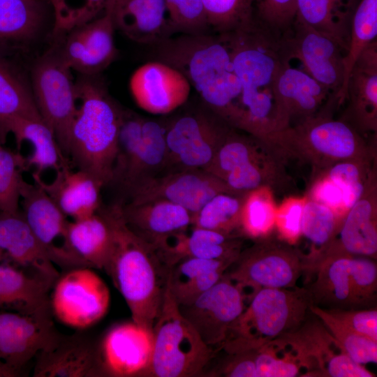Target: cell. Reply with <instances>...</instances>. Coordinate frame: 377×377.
<instances>
[{"mask_svg":"<svg viewBox=\"0 0 377 377\" xmlns=\"http://www.w3.org/2000/svg\"><path fill=\"white\" fill-rule=\"evenodd\" d=\"M21 212L38 239L47 249L54 265L66 270L71 258L65 248L56 244L61 238L63 246L67 225V216L50 195L37 183L27 182L24 177L20 188Z\"/></svg>","mask_w":377,"mask_h":377,"instance_id":"23","label":"cell"},{"mask_svg":"<svg viewBox=\"0 0 377 377\" xmlns=\"http://www.w3.org/2000/svg\"><path fill=\"white\" fill-rule=\"evenodd\" d=\"M332 256H362L376 259V165L373 167L369 173L364 193L345 214L337 233L321 260Z\"/></svg>","mask_w":377,"mask_h":377,"instance_id":"20","label":"cell"},{"mask_svg":"<svg viewBox=\"0 0 377 377\" xmlns=\"http://www.w3.org/2000/svg\"><path fill=\"white\" fill-rule=\"evenodd\" d=\"M71 71L55 47L36 60L31 74V89L39 114L66 157L77 108Z\"/></svg>","mask_w":377,"mask_h":377,"instance_id":"10","label":"cell"},{"mask_svg":"<svg viewBox=\"0 0 377 377\" xmlns=\"http://www.w3.org/2000/svg\"><path fill=\"white\" fill-rule=\"evenodd\" d=\"M226 354V358L209 372V376L256 377V350Z\"/></svg>","mask_w":377,"mask_h":377,"instance_id":"56","label":"cell"},{"mask_svg":"<svg viewBox=\"0 0 377 377\" xmlns=\"http://www.w3.org/2000/svg\"><path fill=\"white\" fill-rule=\"evenodd\" d=\"M306 197L326 205L342 216L347 213L342 190L323 173L313 177Z\"/></svg>","mask_w":377,"mask_h":377,"instance_id":"55","label":"cell"},{"mask_svg":"<svg viewBox=\"0 0 377 377\" xmlns=\"http://www.w3.org/2000/svg\"><path fill=\"white\" fill-rule=\"evenodd\" d=\"M26 171V156L3 146L0 149V212L20 209V183Z\"/></svg>","mask_w":377,"mask_h":377,"instance_id":"50","label":"cell"},{"mask_svg":"<svg viewBox=\"0 0 377 377\" xmlns=\"http://www.w3.org/2000/svg\"><path fill=\"white\" fill-rule=\"evenodd\" d=\"M142 121L143 118L139 115L130 111H124L112 179L108 185L117 190L123 184L138 152L141 140Z\"/></svg>","mask_w":377,"mask_h":377,"instance_id":"46","label":"cell"},{"mask_svg":"<svg viewBox=\"0 0 377 377\" xmlns=\"http://www.w3.org/2000/svg\"><path fill=\"white\" fill-rule=\"evenodd\" d=\"M34 377H99L97 341L81 330L60 334L36 355Z\"/></svg>","mask_w":377,"mask_h":377,"instance_id":"22","label":"cell"},{"mask_svg":"<svg viewBox=\"0 0 377 377\" xmlns=\"http://www.w3.org/2000/svg\"><path fill=\"white\" fill-rule=\"evenodd\" d=\"M348 106L342 117L365 138L377 133V40L362 52L347 84Z\"/></svg>","mask_w":377,"mask_h":377,"instance_id":"24","label":"cell"},{"mask_svg":"<svg viewBox=\"0 0 377 377\" xmlns=\"http://www.w3.org/2000/svg\"><path fill=\"white\" fill-rule=\"evenodd\" d=\"M13 134L17 151L23 142L32 145L31 154L26 156L27 171L42 175L48 169L55 171L66 165H72L70 159L60 148L54 134L41 119L13 117L0 125V140L3 145L8 134Z\"/></svg>","mask_w":377,"mask_h":377,"instance_id":"30","label":"cell"},{"mask_svg":"<svg viewBox=\"0 0 377 377\" xmlns=\"http://www.w3.org/2000/svg\"><path fill=\"white\" fill-rule=\"evenodd\" d=\"M119 205L128 228L154 248L171 235L184 231L191 226L192 214L184 207L168 200L127 202Z\"/></svg>","mask_w":377,"mask_h":377,"instance_id":"26","label":"cell"},{"mask_svg":"<svg viewBox=\"0 0 377 377\" xmlns=\"http://www.w3.org/2000/svg\"><path fill=\"white\" fill-rule=\"evenodd\" d=\"M376 40L377 0H360L352 19L348 47L343 59L344 80L337 98L338 106L346 101L348 80L355 63L364 49Z\"/></svg>","mask_w":377,"mask_h":377,"instance_id":"41","label":"cell"},{"mask_svg":"<svg viewBox=\"0 0 377 377\" xmlns=\"http://www.w3.org/2000/svg\"><path fill=\"white\" fill-rule=\"evenodd\" d=\"M75 29L84 46L86 59L84 75H98L117 55L114 40L115 27L110 2L103 13Z\"/></svg>","mask_w":377,"mask_h":377,"instance_id":"38","label":"cell"},{"mask_svg":"<svg viewBox=\"0 0 377 377\" xmlns=\"http://www.w3.org/2000/svg\"><path fill=\"white\" fill-rule=\"evenodd\" d=\"M256 377L309 376L310 368L302 352L283 336L256 350Z\"/></svg>","mask_w":377,"mask_h":377,"instance_id":"39","label":"cell"},{"mask_svg":"<svg viewBox=\"0 0 377 377\" xmlns=\"http://www.w3.org/2000/svg\"><path fill=\"white\" fill-rule=\"evenodd\" d=\"M276 205L274 190L263 186L244 195L242 210V234L255 240L275 229Z\"/></svg>","mask_w":377,"mask_h":377,"instance_id":"44","label":"cell"},{"mask_svg":"<svg viewBox=\"0 0 377 377\" xmlns=\"http://www.w3.org/2000/svg\"><path fill=\"white\" fill-rule=\"evenodd\" d=\"M167 23L171 37L175 34L210 33L202 0H165Z\"/></svg>","mask_w":377,"mask_h":377,"instance_id":"51","label":"cell"},{"mask_svg":"<svg viewBox=\"0 0 377 377\" xmlns=\"http://www.w3.org/2000/svg\"><path fill=\"white\" fill-rule=\"evenodd\" d=\"M6 258L4 252L0 249V263L6 261Z\"/></svg>","mask_w":377,"mask_h":377,"instance_id":"58","label":"cell"},{"mask_svg":"<svg viewBox=\"0 0 377 377\" xmlns=\"http://www.w3.org/2000/svg\"><path fill=\"white\" fill-rule=\"evenodd\" d=\"M13 117L42 119L31 87L0 56V125Z\"/></svg>","mask_w":377,"mask_h":377,"instance_id":"42","label":"cell"},{"mask_svg":"<svg viewBox=\"0 0 377 377\" xmlns=\"http://www.w3.org/2000/svg\"><path fill=\"white\" fill-rule=\"evenodd\" d=\"M178 306L203 342L217 353L246 305L240 289L223 274L191 302Z\"/></svg>","mask_w":377,"mask_h":377,"instance_id":"14","label":"cell"},{"mask_svg":"<svg viewBox=\"0 0 377 377\" xmlns=\"http://www.w3.org/2000/svg\"><path fill=\"white\" fill-rule=\"evenodd\" d=\"M309 288L313 304L325 309L374 308L377 293L375 259L351 256L323 258Z\"/></svg>","mask_w":377,"mask_h":377,"instance_id":"9","label":"cell"},{"mask_svg":"<svg viewBox=\"0 0 377 377\" xmlns=\"http://www.w3.org/2000/svg\"><path fill=\"white\" fill-rule=\"evenodd\" d=\"M312 304L305 288L260 289L232 326L221 350L235 353L260 348L299 327Z\"/></svg>","mask_w":377,"mask_h":377,"instance_id":"5","label":"cell"},{"mask_svg":"<svg viewBox=\"0 0 377 377\" xmlns=\"http://www.w3.org/2000/svg\"><path fill=\"white\" fill-rule=\"evenodd\" d=\"M7 261L0 263V311L23 314L51 313L54 282Z\"/></svg>","mask_w":377,"mask_h":377,"instance_id":"29","label":"cell"},{"mask_svg":"<svg viewBox=\"0 0 377 377\" xmlns=\"http://www.w3.org/2000/svg\"><path fill=\"white\" fill-rule=\"evenodd\" d=\"M111 0H48L53 11V34L61 36L101 15Z\"/></svg>","mask_w":377,"mask_h":377,"instance_id":"49","label":"cell"},{"mask_svg":"<svg viewBox=\"0 0 377 377\" xmlns=\"http://www.w3.org/2000/svg\"><path fill=\"white\" fill-rule=\"evenodd\" d=\"M3 144L1 143V140H0V149L3 147Z\"/></svg>","mask_w":377,"mask_h":377,"instance_id":"59","label":"cell"},{"mask_svg":"<svg viewBox=\"0 0 377 377\" xmlns=\"http://www.w3.org/2000/svg\"><path fill=\"white\" fill-rule=\"evenodd\" d=\"M281 336L291 341L304 355L309 365V376H376L364 366L352 360L311 311L299 327Z\"/></svg>","mask_w":377,"mask_h":377,"instance_id":"17","label":"cell"},{"mask_svg":"<svg viewBox=\"0 0 377 377\" xmlns=\"http://www.w3.org/2000/svg\"><path fill=\"white\" fill-rule=\"evenodd\" d=\"M269 147L254 136L239 133L230 127L205 171L222 180L229 172L257 157Z\"/></svg>","mask_w":377,"mask_h":377,"instance_id":"43","label":"cell"},{"mask_svg":"<svg viewBox=\"0 0 377 377\" xmlns=\"http://www.w3.org/2000/svg\"><path fill=\"white\" fill-rule=\"evenodd\" d=\"M21 374L0 361V377H15Z\"/></svg>","mask_w":377,"mask_h":377,"instance_id":"57","label":"cell"},{"mask_svg":"<svg viewBox=\"0 0 377 377\" xmlns=\"http://www.w3.org/2000/svg\"><path fill=\"white\" fill-rule=\"evenodd\" d=\"M51 290L50 307L52 317L78 330L97 323L110 306L109 288L90 267L64 271L54 281Z\"/></svg>","mask_w":377,"mask_h":377,"instance_id":"11","label":"cell"},{"mask_svg":"<svg viewBox=\"0 0 377 377\" xmlns=\"http://www.w3.org/2000/svg\"><path fill=\"white\" fill-rule=\"evenodd\" d=\"M280 44L286 59L298 60L303 71L330 91L337 105L344 80L346 54L338 41L295 18L280 36Z\"/></svg>","mask_w":377,"mask_h":377,"instance_id":"12","label":"cell"},{"mask_svg":"<svg viewBox=\"0 0 377 377\" xmlns=\"http://www.w3.org/2000/svg\"><path fill=\"white\" fill-rule=\"evenodd\" d=\"M230 127L213 113L182 115L165 128L166 172L179 169L206 170Z\"/></svg>","mask_w":377,"mask_h":377,"instance_id":"13","label":"cell"},{"mask_svg":"<svg viewBox=\"0 0 377 377\" xmlns=\"http://www.w3.org/2000/svg\"><path fill=\"white\" fill-rule=\"evenodd\" d=\"M310 311L322 322L352 360L362 366L369 363L376 364V341L343 325L324 308L312 304Z\"/></svg>","mask_w":377,"mask_h":377,"instance_id":"45","label":"cell"},{"mask_svg":"<svg viewBox=\"0 0 377 377\" xmlns=\"http://www.w3.org/2000/svg\"><path fill=\"white\" fill-rule=\"evenodd\" d=\"M153 342V332L133 321L113 326L97 341L100 376H147Z\"/></svg>","mask_w":377,"mask_h":377,"instance_id":"16","label":"cell"},{"mask_svg":"<svg viewBox=\"0 0 377 377\" xmlns=\"http://www.w3.org/2000/svg\"><path fill=\"white\" fill-rule=\"evenodd\" d=\"M306 200V197L290 196L276 207L275 228L278 235L293 245L300 233L302 211Z\"/></svg>","mask_w":377,"mask_h":377,"instance_id":"53","label":"cell"},{"mask_svg":"<svg viewBox=\"0 0 377 377\" xmlns=\"http://www.w3.org/2000/svg\"><path fill=\"white\" fill-rule=\"evenodd\" d=\"M0 249L6 261L36 272L54 282L60 274L51 261L45 246L26 222L21 209L0 212Z\"/></svg>","mask_w":377,"mask_h":377,"instance_id":"27","label":"cell"},{"mask_svg":"<svg viewBox=\"0 0 377 377\" xmlns=\"http://www.w3.org/2000/svg\"></svg>","mask_w":377,"mask_h":377,"instance_id":"60","label":"cell"},{"mask_svg":"<svg viewBox=\"0 0 377 377\" xmlns=\"http://www.w3.org/2000/svg\"><path fill=\"white\" fill-rule=\"evenodd\" d=\"M242 249L224 276L249 300L260 289L290 288L306 271L305 263L294 245L270 234L253 240Z\"/></svg>","mask_w":377,"mask_h":377,"instance_id":"8","label":"cell"},{"mask_svg":"<svg viewBox=\"0 0 377 377\" xmlns=\"http://www.w3.org/2000/svg\"><path fill=\"white\" fill-rule=\"evenodd\" d=\"M244 195L232 193L216 194L192 216L191 227L244 237L242 234Z\"/></svg>","mask_w":377,"mask_h":377,"instance_id":"40","label":"cell"},{"mask_svg":"<svg viewBox=\"0 0 377 377\" xmlns=\"http://www.w3.org/2000/svg\"><path fill=\"white\" fill-rule=\"evenodd\" d=\"M220 193H236L223 180L205 170L179 169L145 182L129 195L125 203L164 200L184 207L193 216Z\"/></svg>","mask_w":377,"mask_h":377,"instance_id":"15","label":"cell"},{"mask_svg":"<svg viewBox=\"0 0 377 377\" xmlns=\"http://www.w3.org/2000/svg\"><path fill=\"white\" fill-rule=\"evenodd\" d=\"M98 75H81L75 81L77 108L67 156L77 169L104 187L112 179L124 110L110 97Z\"/></svg>","mask_w":377,"mask_h":377,"instance_id":"4","label":"cell"},{"mask_svg":"<svg viewBox=\"0 0 377 377\" xmlns=\"http://www.w3.org/2000/svg\"><path fill=\"white\" fill-rule=\"evenodd\" d=\"M45 3L49 2L0 0V56L3 51L25 47L36 39L44 24Z\"/></svg>","mask_w":377,"mask_h":377,"instance_id":"35","label":"cell"},{"mask_svg":"<svg viewBox=\"0 0 377 377\" xmlns=\"http://www.w3.org/2000/svg\"><path fill=\"white\" fill-rule=\"evenodd\" d=\"M52 181L46 182L42 175L31 173L37 183L50 195L61 211L73 220L96 213L102 206V184L90 174L66 165L55 171Z\"/></svg>","mask_w":377,"mask_h":377,"instance_id":"25","label":"cell"},{"mask_svg":"<svg viewBox=\"0 0 377 377\" xmlns=\"http://www.w3.org/2000/svg\"><path fill=\"white\" fill-rule=\"evenodd\" d=\"M254 20L281 36L293 22L297 0H253Z\"/></svg>","mask_w":377,"mask_h":377,"instance_id":"52","label":"cell"},{"mask_svg":"<svg viewBox=\"0 0 377 377\" xmlns=\"http://www.w3.org/2000/svg\"><path fill=\"white\" fill-rule=\"evenodd\" d=\"M374 165L376 158L350 160L337 163L320 173L342 190L345 208L348 212L364 193L368 177Z\"/></svg>","mask_w":377,"mask_h":377,"instance_id":"47","label":"cell"},{"mask_svg":"<svg viewBox=\"0 0 377 377\" xmlns=\"http://www.w3.org/2000/svg\"><path fill=\"white\" fill-rule=\"evenodd\" d=\"M343 217L326 205L306 198L300 233L293 244L305 263L306 272L313 274L337 233Z\"/></svg>","mask_w":377,"mask_h":377,"instance_id":"33","label":"cell"},{"mask_svg":"<svg viewBox=\"0 0 377 377\" xmlns=\"http://www.w3.org/2000/svg\"><path fill=\"white\" fill-rule=\"evenodd\" d=\"M118 29L134 42L152 46L171 37L165 0H111Z\"/></svg>","mask_w":377,"mask_h":377,"instance_id":"31","label":"cell"},{"mask_svg":"<svg viewBox=\"0 0 377 377\" xmlns=\"http://www.w3.org/2000/svg\"><path fill=\"white\" fill-rule=\"evenodd\" d=\"M210 30L224 34L254 20L253 0H202Z\"/></svg>","mask_w":377,"mask_h":377,"instance_id":"48","label":"cell"},{"mask_svg":"<svg viewBox=\"0 0 377 377\" xmlns=\"http://www.w3.org/2000/svg\"><path fill=\"white\" fill-rule=\"evenodd\" d=\"M129 85L136 104L154 114H168L182 106L191 87L178 70L157 60L137 68Z\"/></svg>","mask_w":377,"mask_h":377,"instance_id":"21","label":"cell"},{"mask_svg":"<svg viewBox=\"0 0 377 377\" xmlns=\"http://www.w3.org/2000/svg\"><path fill=\"white\" fill-rule=\"evenodd\" d=\"M244 237L226 235L194 228L165 238L155 249L168 268L185 258L236 260L242 249Z\"/></svg>","mask_w":377,"mask_h":377,"instance_id":"28","label":"cell"},{"mask_svg":"<svg viewBox=\"0 0 377 377\" xmlns=\"http://www.w3.org/2000/svg\"><path fill=\"white\" fill-rule=\"evenodd\" d=\"M59 334L51 313L0 311V361L21 374L23 367Z\"/></svg>","mask_w":377,"mask_h":377,"instance_id":"18","label":"cell"},{"mask_svg":"<svg viewBox=\"0 0 377 377\" xmlns=\"http://www.w3.org/2000/svg\"><path fill=\"white\" fill-rule=\"evenodd\" d=\"M325 309L335 319L349 329L377 341L376 308Z\"/></svg>","mask_w":377,"mask_h":377,"instance_id":"54","label":"cell"},{"mask_svg":"<svg viewBox=\"0 0 377 377\" xmlns=\"http://www.w3.org/2000/svg\"><path fill=\"white\" fill-rule=\"evenodd\" d=\"M101 209L112 232V245L104 271L124 298L132 321L149 331L160 313L170 269L156 249L135 235L126 226L120 205Z\"/></svg>","mask_w":377,"mask_h":377,"instance_id":"3","label":"cell"},{"mask_svg":"<svg viewBox=\"0 0 377 377\" xmlns=\"http://www.w3.org/2000/svg\"><path fill=\"white\" fill-rule=\"evenodd\" d=\"M167 168L165 128L155 120L143 118L138 152L123 184L118 190L121 198L114 202L125 203L136 188L165 172Z\"/></svg>","mask_w":377,"mask_h":377,"instance_id":"34","label":"cell"},{"mask_svg":"<svg viewBox=\"0 0 377 377\" xmlns=\"http://www.w3.org/2000/svg\"><path fill=\"white\" fill-rule=\"evenodd\" d=\"M152 332L153 352L147 376L188 377L205 374L216 352L203 342L182 315L168 286Z\"/></svg>","mask_w":377,"mask_h":377,"instance_id":"7","label":"cell"},{"mask_svg":"<svg viewBox=\"0 0 377 377\" xmlns=\"http://www.w3.org/2000/svg\"><path fill=\"white\" fill-rule=\"evenodd\" d=\"M274 97L286 128L337 105L330 91L284 59L276 75Z\"/></svg>","mask_w":377,"mask_h":377,"instance_id":"19","label":"cell"},{"mask_svg":"<svg viewBox=\"0 0 377 377\" xmlns=\"http://www.w3.org/2000/svg\"><path fill=\"white\" fill-rule=\"evenodd\" d=\"M241 89V131L275 149L284 126L274 97V82L286 57L280 36L253 21L224 34Z\"/></svg>","mask_w":377,"mask_h":377,"instance_id":"1","label":"cell"},{"mask_svg":"<svg viewBox=\"0 0 377 377\" xmlns=\"http://www.w3.org/2000/svg\"><path fill=\"white\" fill-rule=\"evenodd\" d=\"M235 260L185 258L170 268L167 286L179 305L190 303L215 285Z\"/></svg>","mask_w":377,"mask_h":377,"instance_id":"36","label":"cell"},{"mask_svg":"<svg viewBox=\"0 0 377 377\" xmlns=\"http://www.w3.org/2000/svg\"><path fill=\"white\" fill-rule=\"evenodd\" d=\"M374 145L346 121L333 119L330 110L289 126L279 139L284 159L309 163L313 177L341 161L376 158Z\"/></svg>","mask_w":377,"mask_h":377,"instance_id":"6","label":"cell"},{"mask_svg":"<svg viewBox=\"0 0 377 377\" xmlns=\"http://www.w3.org/2000/svg\"><path fill=\"white\" fill-rule=\"evenodd\" d=\"M153 47L157 61L182 73L212 112L241 131L242 89L224 34H179Z\"/></svg>","mask_w":377,"mask_h":377,"instance_id":"2","label":"cell"},{"mask_svg":"<svg viewBox=\"0 0 377 377\" xmlns=\"http://www.w3.org/2000/svg\"><path fill=\"white\" fill-rule=\"evenodd\" d=\"M359 0H297L295 18L330 35L347 51Z\"/></svg>","mask_w":377,"mask_h":377,"instance_id":"37","label":"cell"},{"mask_svg":"<svg viewBox=\"0 0 377 377\" xmlns=\"http://www.w3.org/2000/svg\"><path fill=\"white\" fill-rule=\"evenodd\" d=\"M112 245L111 226L101 208L90 216L68 221L64 246L79 267L104 270Z\"/></svg>","mask_w":377,"mask_h":377,"instance_id":"32","label":"cell"}]
</instances>
